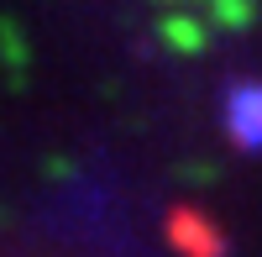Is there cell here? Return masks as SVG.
Wrapping results in <instances>:
<instances>
[{
	"instance_id": "1",
	"label": "cell",
	"mask_w": 262,
	"mask_h": 257,
	"mask_svg": "<svg viewBox=\"0 0 262 257\" xmlns=\"http://www.w3.org/2000/svg\"><path fill=\"white\" fill-rule=\"evenodd\" d=\"M226 126L242 147H262V84H242L226 100Z\"/></svg>"
}]
</instances>
